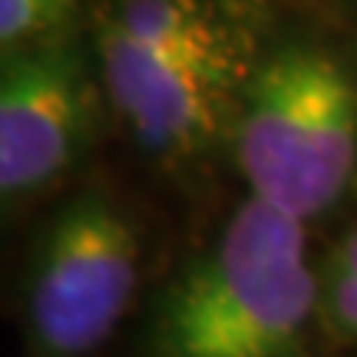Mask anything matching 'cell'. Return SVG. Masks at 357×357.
<instances>
[{
    "instance_id": "obj_1",
    "label": "cell",
    "mask_w": 357,
    "mask_h": 357,
    "mask_svg": "<svg viewBox=\"0 0 357 357\" xmlns=\"http://www.w3.org/2000/svg\"><path fill=\"white\" fill-rule=\"evenodd\" d=\"M229 166L301 225L357 199V26L271 10L238 93Z\"/></svg>"
},
{
    "instance_id": "obj_2",
    "label": "cell",
    "mask_w": 357,
    "mask_h": 357,
    "mask_svg": "<svg viewBox=\"0 0 357 357\" xmlns=\"http://www.w3.org/2000/svg\"><path fill=\"white\" fill-rule=\"evenodd\" d=\"M307 231L245 195L153 291L142 357H311L321 305Z\"/></svg>"
},
{
    "instance_id": "obj_3",
    "label": "cell",
    "mask_w": 357,
    "mask_h": 357,
    "mask_svg": "<svg viewBox=\"0 0 357 357\" xmlns=\"http://www.w3.org/2000/svg\"><path fill=\"white\" fill-rule=\"evenodd\" d=\"M142 225L106 178H83L56 199L30 242L20 284L33 357H89L139 298Z\"/></svg>"
},
{
    "instance_id": "obj_4",
    "label": "cell",
    "mask_w": 357,
    "mask_h": 357,
    "mask_svg": "<svg viewBox=\"0 0 357 357\" xmlns=\"http://www.w3.org/2000/svg\"><path fill=\"white\" fill-rule=\"evenodd\" d=\"M116 123L86 20L0 60V199L10 215L86 169Z\"/></svg>"
},
{
    "instance_id": "obj_5",
    "label": "cell",
    "mask_w": 357,
    "mask_h": 357,
    "mask_svg": "<svg viewBox=\"0 0 357 357\" xmlns=\"http://www.w3.org/2000/svg\"><path fill=\"white\" fill-rule=\"evenodd\" d=\"M89 0H0V60L86 20Z\"/></svg>"
},
{
    "instance_id": "obj_6",
    "label": "cell",
    "mask_w": 357,
    "mask_h": 357,
    "mask_svg": "<svg viewBox=\"0 0 357 357\" xmlns=\"http://www.w3.org/2000/svg\"><path fill=\"white\" fill-rule=\"evenodd\" d=\"M318 305L321 328L357 347V265L328 252L318 258Z\"/></svg>"
},
{
    "instance_id": "obj_7",
    "label": "cell",
    "mask_w": 357,
    "mask_h": 357,
    "mask_svg": "<svg viewBox=\"0 0 357 357\" xmlns=\"http://www.w3.org/2000/svg\"><path fill=\"white\" fill-rule=\"evenodd\" d=\"M328 255L341 258V261H347V265H357V215L344 225V231L337 235V242L328 248Z\"/></svg>"
},
{
    "instance_id": "obj_8",
    "label": "cell",
    "mask_w": 357,
    "mask_h": 357,
    "mask_svg": "<svg viewBox=\"0 0 357 357\" xmlns=\"http://www.w3.org/2000/svg\"><path fill=\"white\" fill-rule=\"evenodd\" d=\"M331 10L337 13L341 20L357 26V0H331Z\"/></svg>"
}]
</instances>
